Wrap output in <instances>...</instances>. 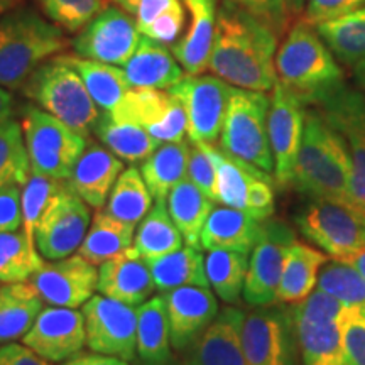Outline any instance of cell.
I'll return each instance as SVG.
<instances>
[{
    "mask_svg": "<svg viewBox=\"0 0 365 365\" xmlns=\"http://www.w3.org/2000/svg\"><path fill=\"white\" fill-rule=\"evenodd\" d=\"M22 344L48 362H66L86 345L83 313L75 308H44Z\"/></svg>",
    "mask_w": 365,
    "mask_h": 365,
    "instance_id": "44dd1931",
    "label": "cell"
},
{
    "mask_svg": "<svg viewBox=\"0 0 365 365\" xmlns=\"http://www.w3.org/2000/svg\"><path fill=\"white\" fill-rule=\"evenodd\" d=\"M354 78L360 88L365 91V61H360L354 66Z\"/></svg>",
    "mask_w": 365,
    "mask_h": 365,
    "instance_id": "6f0895ef",
    "label": "cell"
},
{
    "mask_svg": "<svg viewBox=\"0 0 365 365\" xmlns=\"http://www.w3.org/2000/svg\"><path fill=\"white\" fill-rule=\"evenodd\" d=\"M314 29L341 63L355 66L365 61V7L318 22Z\"/></svg>",
    "mask_w": 365,
    "mask_h": 365,
    "instance_id": "f35d334b",
    "label": "cell"
},
{
    "mask_svg": "<svg viewBox=\"0 0 365 365\" xmlns=\"http://www.w3.org/2000/svg\"><path fill=\"white\" fill-rule=\"evenodd\" d=\"M349 264H352V266L357 269V271L365 277V249L360 250V252L355 255V257L350 259Z\"/></svg>",
    "mask_w": 365,
    "mask_h": 365,
    "instance_id": "680465c9",
    "label": "cell"
},
{
    "mask_svg": "<svg viewBox=\"0 0 365 365\" xmlns=\"http://www.w3.org/2000/svg\"><path fill=\"white\" fill-rule=\"evenodd\" d=\"M90 223L88 205L65 181L38 223L36 247L46 261L70 257L83 244Z\"/></svg>",
    "mask_w": 365,
    "mask_h": 365,
    "instance_id": "5bb4252c",
    "label": "cell"
},
{
    "mask_svg": "<svg viewBox=\"0 0 365 365\" xmlns=\"http://www.w3.org/2000/svg\"><path fill=\"white\" fill-rule=\"evenodd\" d=\"M22 225V191L19 185L0 188V234L16 232Z\"/></svg>",
    "mask_w": 365,
    "mask_h": 365,
    "instance_id": "f5cc1de1",
    "label": "cell"
},
{
    "mask_svg": "<svg viewBox=\"0 0 365 365\" xmlns=\"http://www.w3.org/2000/svg\"><path fill=\"white\" fill-rule=\"evenodd\" d=\"M171 331L163 294L137 307V357L143 365H171Z\"/></svg>",
    "mask_w": 365,
    "mask_h": 365,
    "instance_id": "f1b7e54d",
    "label": "cell"
},
{
    "mask_svg": "<svg viewBox=\"0 0 365 365\" xmlns=\"http://www.w3.org/2000/svg\"><path fill=\"white\" fill-rule=\"evenodd\" d=\"M170 319L171 345L185 352L218 317L217 296L202 286H182L163 293Z\"/></svg>",
    "mask_w": 365,
    "mask_h": 365,
    "instance_id": "7402d4cb",
    "label": "cell"
},
{
    "mask_svg": "<svg viewBox=\"0 0 365 365\" xmlns=\"http://www.w3.org/2000/svg\"><path fill=\"white\" fill-rule=\"evenodd\" d=\"M235 2L257 19L266 22L277 36L284 33L289 24L291 9L286 0H235Z\"/></svg>",
    "mask_w": 365,
    "mask_h": 365,
    "instance_id": "f907efd6",
    "label": "cell"
},
{
    "mask_svg": "<svg viewBox=\"0 0 365 365\" xmlns=\"http://www.w3.org/2000/svg\"><path fill=\"white\" fill-rule=\"evenodd\" d=\"M46 16L58 27L76 33L107 9V0H38Z\"/></svg>",
    "mask_w": 365,
    "mask_h": 365,
    "instance_id": "bcb514c9",
    "label": "cell"
},
{
    "mask_svg": "<svg viewBox=\"0 0 365 365\" xmlns=\"http://www.w3.org/2000/svg\"><path fill=\"white\" fill-rule=\"evenodd\" d=\"M277 34L235 0H222L210 68L237 88L269 91L277 83Z\"/></svg>",
    "mask_w": 365,
    "mask_h": 365,
    "instance_id": "6da1fadb",
    "label": "cell"
},
{
    "mask_svg": "<svg viewBox=\"0 0 365 365\" xmlns=\"http://www.w3.org/2000/svg\"><path fill=\"white\" fill-rule=\"evenodd\" d=\"M234 86L215 75H185L170 90L185 105L191 144H215L220 139Z\"/></svg>",
    "mask_w": 365,
    "mask_h": 365,
    "instance_id": "7c38bea8",
    "label": "cell"
},
{
    "mask_svg": "<svg viewBox=\"0 0 365 365\" xmlns=\"http://www.w3.org/2000/svg\"><path fill=\"white\" fill-rule=\"evenodd\" d=\"M264 222L242 210L225 205L215 207L202 230V249H225L250 254L261 239Z\"/></svg>",
    "mask_w": 365,
    "mask_h": 365,
    "instance_id": "83f0119b",
    "label": "cell"
},
{
    "mask_svg": "<svg viewBox=\"0 0 365 365\" xmlns=\"http://www.w3.org/2000/svg\"><path fill=\"white\" fill-rule=\"evenodd\" d=\"M317 289L333 296L346 307L365 308V277L349 262H327L319 271Z\"/></svg>",
    "mask_w": 365,
    "mask_h": 365,
    "instance_id": "ee69618b",
    "label": "cell"
},
{
    "mask_svg": "<svg viewBox=\"0 0 365 365\" xmlns=\"http://www.w3.org/2000/svg\"><path fill=\"white\" fill-rule=\"evenodd\" d=\"M22 132L31 173L68 181L86 148V139L43 108L27 105L22 110Z\"/></svg>",
    "mask_w": 365,
    "mask_h": 365,
    "instance_id": "ba28073f",
    "label": "cell"
},
{
    "mask_svg": "<svg viewBox=\"0 0 365 365\" xmlns=\"http://www.w3.org/2000/svg\"><path fill=\"white\" fill-rule=\"evenodd\" d=\"M294 240V232L284 222H264L261 239L250 252L242 294L249 307L266 308L276 303L287 249Z\"/></svg>",
    "mask_w": 365,
    "mask_h": 365,
    "instance_id": "9a60e30c",
    "label": "cell"
},
{
    "mask_svg": "<svg viewBox=\"0 0 365 365\" xmlns=\"http://www.w3.org/2000/svg\"><path fill=\"white\" fill-rule=\"evenodd\" d=\"M110 115L144 127L158 143H181L188 134V115L170 90L130 88Z\"/></svg>",
    "mask_w": 365,
    "mask_h": 365,
    "instance_id": "2e32d148",
    "label": "cell"
},
{
    "mask_svg": "<svg viewBox=\"0 0 365 365\" xmlns=\"http://www.w3.org/2000/svg\"><path fill=\"white\" fill-rule=\"evenodd\" d=\"M200 145L208 154L217 170V202L249 213L257 220H269L276 210L274 182L269 173L240 161L220 145Z\"/></svg>",
    "mask_w": 365,
    "mask_h": 365,
    "instance_id": "30bf717a",
    "label": "cell"
},
{
    "mask_svg": "<svg viewBox=\"0 0 365 365\" xmlns=\"http://www.w3.org/2000/svg\"><path fill=\"white\" fill-rule=\"evenodd\" d=\"M153 200L140 170L130 166L118 176L105 207L118 220L137 225L153 208Z\"/></svg>",
    "mask_w": 365,
    "mask_h": 365,
    "instance_id": "60d3db41",
    "label": "cell"
},
{
    "mask_svg": "<svg viewBox=\"0 0 365 365\" xmlns=\"http://www.w3.org/2000/svg\"><path fill=\"white\" fill-rule=\"evenodd\" d=\"M66 48L65 36L31 7H16L0 19V86L19 88L33 71Z\"/></svg>",
    "mask_w": 365,
    "mask_h": 365,
    "instance_id": "3957f363",
    "label": "cell"
},
{
    "mask_svg": "<svg viewBox=\"0 0 365 365\" xmlns=\"http://www.w3.org/2000/svg\"><path fill=\"white\" fill-rule=\"evenodd\" d=\"M340 325L349 364L365 365V308H346Z\"/></svg>",
    "mask_w": 365,
    "mask_h": 365,
    "instance_id": "7dc6e473",
    "label": "cell"
},
{
    "mask_svg": "<svg viewBox=\"0 0 365 365\" xmlns=\"http://www.w3.org/2000/svg\"><path fill=\"white\" fill-rule=\"evenodd\" d=\"M244 317L234 307L218 312L212 325L188 350L186 365H249L240 340Z\"/></svg>",
    "mask_w": 365,
    "mask_h": 365,
    "instance_id": "d4e9b609",
    "label": "cell"
},
{
    "mask_svg": "<svg viewBox=\"0 0 365 365\" xmlns=\"http://www.w3.org/2000/svg\"><path fill=\"white\" fill-rule=\"evenodd\" d=\"M65 181L31 173L29 180L22 186V234L36 247V228L46 208L61 190ZM38 249V247H36Z\"/></svg>",
    "mask_w": 365,
    "mask_h": 365,
    "instance_id": "f6af8a7d",
    "label": "cell"
},
{
    "mask_svg": "<svg viewBox=\"0 0 365 365\" xmlns=\"http://www.w3.org/2000/svg\"><path fill=\"white\" fill-rule=\"evenodd\" d=\"M352 161L344 137L319 110H307L293 186L312 200L349 203Z\"/></svg>",
    "mask_w": 365,
    "mask_h": 365,
    "instance_id": "7a4b0ae2",
    "label": "cell"
},
{
    "mask_svg": "<svg viewBox=\"0 0 365 365\" xmlns=\"http://www.w3.org/2000/svg\"><path fill=\"white\" fill-rule=\"evenodd\" d=\"M145 262L153 274L156 289L161 293L182 286H210L205 269V255L200 247L188 245Z\"/></svg>",
    "mask_w": 365,
    "mask_h": 365,
    "instance_id": "e575fe53",
    "label": "cell"
},
{
    "mask_svg": "<svg viewBox=\"0 0 365 365\" xmlns=\"http://www.w3.org/2000/svg\"><path fill=\"white\" fill-rule=\"evenodd\" d=\"M296 223L301 234L333 261L349 262L365 249V212L354 205L313 200Z\"/></svg>",
    "mask_w": 365,
    "mask_h": 365,
    "instance_id": "9c48e42d",
    "label": "cell"
},
{
    "mask_svg": "<svg viewBox=\"0 0 365 365\" xmlns=\"http://www.w3.org/2000/svg\"><path fill=\"white\" fill-rule=\"evenodd\" d=\"M61 365H129V362L124 359L112 357V355H103V354H78L76 357H73Z\"/></svg>",
    "mask_w": 365,
    "mask_h": 365,
    "instance_id": "11a10c76",
    "label": "cell"
},
{
    "mask_svg": "<svg viewBox=\"0 0 365 365\" xmlns=\"http://www.w3.org/2000/svg\"><path fill=\"white\" fill-rule=\"evenodd\" d=\"M313 105L344 137L352 161L350 202L365 212V97L340 83L319 95Z\"/></svg>",
    "mask_w": 365,
    "mask_h": 365,
    "instance_id": "8fae6325",
    "label": "cell"
},
{
    "mask_svg": "<svg viewBox=\"0 0 365 365\" xmlns=\"http://www.w3.org/2000/svg\"><path fill=\"white\" fill-rule=\"evenodd\" d=\"M21 0H0V19L6 16L7 12H11L12 9L19 7Z\"/></svg>",
    "mask_w": 365,
    "mask_h": 365,
    "instance_id": "91938a15",
    "label": "cell"
},
{
    "mask_svg": "<svg viewBox=\"0 0 365 365\" xmlns=\"http://www.w3.org/2000/svg\"><path fill=\"white\" fill-rule=\"evenodd\" d=\"M293 318L279 309L259 308L244 317L242 350L249 365H293Z\"/></svg>",
    "mask_w": 365,
    "mask_h": 365,
    "instance_id": "ffe728a7",
    "label": "cell"
},
{
    "mask_svg": "<svg viewBox=\"0 0 365 365\" xmlns=\"http://www.w3.org/2000/svg\"><path fill=\"white\" fill-rule=\"evenodd\" d=\"M205 269L210 286L218 298L227 304L239 303L249 271V254L225 249L208 250Z\"/></svg>",
    "mask_w": 365,
    "mask_h": 365,
    "instance_id": "ab89813d",
    "label": "cell"
},
{
    "mask_svg": "<svg viewBox=\"0 0 365 365\" xmlns=\"http://www.w3.org/2000/svg\"><path fill=\"white\" fill-rule=\"evenodd\" d=\"M46 259L24 234L4 232L0 234V282H24L44 266Z\"/></svg>",
    "mask_w": 365,
    "mask_h": 365,
    "instance_id": "b9f144b4",
    "label": "cell"
},
{
    "mask_svg": "<svg viewBox=\"0 0 365 365\" xmlns=\"http://www.w3.org/2000/svg\"><path fill=\"white\" fill-rule=\"evenodd\" d=\"M124 171V164L105 145H86L73 173L68 186L91 208L100 210L107 205L108 195Z\"/></svg>",
    "mask_w": 365,
    "mask_h": 365,
    "instance_id": "484cf974",
    "label": "cell"
},
{
    "mask_svg": "<svg viewBox=\"0 0 365 365\" xmlns=\"http://www.w3.org/2000/svg\"><path fill=\"white\" fill-rule=\"evenodd\" d=\"M181 247L182 235L173 222L166 200H156L148 215L139 222L132 249L144 261H150Z\"/></svg>",
    "mask_w": 365,
    "mask_h": 365,
    "instance_id": "74e56055",
    "label": "cell"
},
{
    "mask_svg": "<svg viewBox=\"0 0 365 365\" xmlns=\"http://www.w3.org/2000/svg\"><path fill=\"white\" fill-rule=\"evenodd\" d=\"M43 309L44 301L29 281L0 287V345L24 339Z\"/></svg>",
    "mask_w": 365,
    "mask_h": 365,
    "instance_id": "4dcf8cb0",
    "label": "cell"
},
{
    "mask_svg": "<svg viewBox=\"0 0 365 365\" xmlns=\"http://www.w3.org/2000/svg\"><path fill=\"white\" fill-rule=\"evenodd\" d=\"M93 132L105 148L127 163L144 161L161 145L144 127L134 122L117 120L108 112L100 113Z\"/></svg>",
    "mask_w": 365,
    "mask_h": 365,
    "instance_id": "d590c367",
    "label": "cell"
},
{
    "mask_svg": "<svg viewBox=\"0 0 365 365\" xmlns=\"http://www.w3.org/2000/svg\"><path fill=\"white\" fill-rule=\"evenodd\" d=\"M113 2H115L118 7L124 9V11H127L132 16V14H135L137 4H139L140 0H113Z\"/></svg>",
    "mask_w": 365,
    "mask_h": 365,
    "instance_id": "94428289",
    "label": "cell"
},
{
    "mask_svg": "<svg viewBox=\"0 0 365 365\" xmlns=\"http://www.w3.org/2000/svg\"><path fill=\"white\" fill-rule=\"evenodd\" d=\"M14 107H16L14 95L7 88L0 86V124H4L9 118H12Z\"/></svg>",
    "mask_w": 365,
    "mask_h": 365,
    "instance_id": "9f6ffc18",
    "label": "cell"
},
{
    "mask_svg": "<svg viewBox=\"0 0 365 365\" xmlns=\"http://www.w3.org/2000/svg\"><path fill=\"white\" fill-rule=\"evenodd\" d=\"M287 6H289L291 12H299L304 6V0H286Z\"/></svg>",
    "mask_w": 365,
    "mask_h": 365,
    "instance_id": "6125c7cd",
    "label": "cell"
},
{
    "mask_svg": "<svg viewBox=\"0 0 365 365\" xmlns=\"http://www.w3.org/2000/svg\"><path fill=\"white\" fill-rule=\"evenodd\" d=\"M97 289L107 298L117 299L129 307H140L153 298L156 284L148 262L130 247L117 257L100 264Z\"/></svg>",
    "mask_w": 365,
    "mask_h": 365,
    "instance_id": "cb8c5ba5",
    "label": "cell"
},
{
    "mask_svg": "<svg viewBox=\"0 0 365 365\" xmlns=\"http://www.w3.org/2000/svg\"><path fill=\"white\" fill-rule=\"evenodd\" d=\"M277 81L303 100L314 103L319 95L344 83V73L314 26L301 19L291 26L276 53Z\"/></svg>",
    "mask_w": 365,
    "mask_h": 365,
    "instance_id": "277c9868",
    "label": "cell"
},
{
    "mask_svg": "<svg viewBox=\"0 0 365 365\" xmlns=\"http://www.w3.org/2000/svg\"><path fill=\"white\" fill-rule=\"evenodd\" d=\"M213 200L208 198L198 186L188 178L171 190L166 205L175 225L182 235V240L193 247H202V230L207 223L213 207Z\"/></svg>",
    "mask_w": 365,
    "mask_h": 365,
    "instance_id": "d6a6232c",
    "label": "cell"
},
{
    "mask_svg": "<svg viewBox=\"0 0 365 365\" xmlns=\"http://www.w3.org/2000/svg\"><path fill=\"white\" fill-rule=\"evenodd\" d=\"M303 100L277 81L269 107V143L274 158V181L279 188L293 186L294 166L304 130Z\"/></svg>",
    "mask_w": 365,
    "mask_h": 365,
    "instance_id": "e0dca14e",
    "label": "cell"
},
{
    "mask_svg": "<svg viewBox=\"0 0 365 365\" xmlns=\"http://www.w3.org/2000/svg\"><path fill=\"white\" fill-rule=\"evenodd\" d=\"M185 12V6H182L181 0H175L140 34L158 41V43L175 44L182 33V26H185L186 19Z\"/></svg>",
    "mask_w": 365,
    "mask_h": 365,
    "instance_id": "c3c4849f",
    "label": "cell"
},
{
    "mask_svg": "<svg viewBox=\"0 0 365 365\" xmlns=\"http://www.w3.org/2000/svg\"><path fill=\"white\" fill-rule=\"evenodd\" d=\"M190 149L185 140L166 143L144 159L140 175L154 200H166L171 190L188 178Z\"/></svg>",
    "mask_w": 365,
    "mask_h": 365,
    "instance_id": "836d02e7",
    "label": "cell"
},
{
    "mask_svg": "<svg viewBox=\"0 0 365 365\" xmlns=\"http://www.w3.org/2000/svg\"><path fill=\"white\" fill-rule=\"evenodd\" d=\"M0 365H51V362L39 357L24 344H6L0 346Z\"/></svg>",
    "mask_w": 365,
    "mask_h": 365,
    "instance_id": "db71d44e",
    "label": "cell"
},
{
    "mask_svg": "<svg viewBox=\"0 0 365 365\" xmlns=\"http://www.w3.org/2000/svg\"><path fill=\"white\" fill-rule=\"evenodd\" d=\"M346 308L319 289L296 303L291 318L303 365H350L340 325Z\"/></svg>",
    "mask_w": 365,
    "mask_h": 365,
    "instance_id": "52a82bcc",
    "label": "cell"
},
{
    "mask_svg": "<svg viewBox=\"0 0 365 365\" xmlns=\"http://www.w3.org/2000/svg\"><path fill=\"white\" fill-rule=\"evenodd\" d=\"M188 180L198 186L208 198L217 202V170L215 164L200 144H193L190 149Z\"/></svg>",
    "mask_w": 365,
    "mask_h": 365,
    "instance_id": "681fc988",
    "label": "cell"
},
{
    "mask_svg": "<svg viewBox=\"0 0 365 365\" xmlns=\"http://www.w3.org/2000/svg\"><path fill=\"white\" fill-rule=\"evenodd\" d=\"M29 282L49 307L78 309L97 289L98 269L80 254H73L70 257L44 262Z\"/></svg>",
    "mask_w": 365,
    "mask_h": 365,
    "instance_id": "d6986e66",
    "label": "cell"
},
{
    "mask_svg": "<svg viewBox=\"0 0 365 365\" xmlns=\"http://www.w3.org/2000/svg\"><path fill=\"white\" fill-rule=\"evenodd\" d=\"M365 7V0H308L304 21L314 26Z\"/></svg>",
    "mask_w": 365,
    "mask_h": 365,
    "instance_id": "816d5d0a",
    "label": "cell"
},
{
    "mask_svg": "<svg viewBox=\"0 0 365 365\" xmlns=\"http://www.w3.org/2000/svg\"><path fill=\"white\" fill-rule=\"evenodd\" d=\"M188 12V27L173 44L175 54L186 75H203L210 68L215 43L218 0H181Z\"/></svg>",
    "mask_w": 365,
    "mask_h": 365,
    "instance_id": "603a6c76",
    "label": "cell"
},
{
    "mask_svg": "<svg viewBox=\"0 0 365 365\" xmlns=\"http://www.w3.org/2000/svg\"><path fill=\"white\" fill-rule=\"evenodd\" d=\"M31 176L22 125L14 118L0 124V188L9 185H26Z\"/></svg>",
    "mask_w": 365,
    "mask_h": 365,
    "instance_id": "7bdbcfd3",
    "label": "cell"
},
{
    "mask_svg": "<svg viewBox=\"0 0 365 365\" xmlns=\"http://www.w3.org/2000/svg\"><path fill=\"white\" fill-rule=\"evenodd\" d=\"M328 262L327 254L296 239L286 254L277 289V301L299 303L317 289L319 269Z\"/></svg>",
    "mask_w": 365,
    "mask_h": 365,
    "instance_id": "f546056e",
    "label": "cell"
},
{
    "mask_svg": "<svg viewBox=\"0 0 365 365\" xmlns=\"http://www.w3.org/2000/svg\"><path fill=\"white\" fill-rule=\"evenodd\" d=\"M86 346L91 352L112 355L127 362L137 355V308L103 294L91 296L81 307Z\"/></svg>",
    "mask_w": 365,
    "mask_h": 365,
    "instance_id": "4fadbf2b",
    "label": "cell"
},
{
    "mask_svg": "<svg viewBox=\"0 0 365 365\" xmlns=\"http://www.w3.org/2000/svg\"><path fill=\"white\" fill-rule=\"evenodd\" d=\"M22 93L85 139L90 132H93L102 113L78 71L66 61L65 56L48 59L36 68L22 85Z\"/></svg>",
    "mask_w": 365,
    "mask_h": 365,
    "instance_id": "5b68a950",
    "label": "cell"
},
{
    "mask_svg": "<svg viewBox=\"0 0 365 365\" xmlns=\"http://www.w3.org/2000/svg\"><path fill=\"white\" fill-rule=\"evenodd\" d=\"M269 107L266 91L232 90L220 134V148L232 156L271 175L274 158L269 143Z\"/></svg>",
    "mask_w": 365,
    "mask_h": 365,
    "instance_id": "8992f818",
    "label": "cell"
},
{
    "mask_svg": "<svg viewBox=\"0 0 365 365\" xmlns=\"http://www.w3.org/2000/svg\"><path fill=\"white\" fill-rule=\"evenodd\" d=\"M134 237L135 225L118 220L107 210L103 212L97 210V213L91 218L83 244L80 245L78 254L98 267L108 259L117 257L130 249L134 244Z\"/></svg>",
    "mask_w": 365,
    "mask_h": 365,
    "instance_id": "1f68e13d",
    "label": "cell"
},
{
    "mask_svg": "<svg viewBox=\"0 0 365 365\" xmlns=\"http://www.w3.org/2000/svg\"><path fill=\"white\" fill-rule=\"evenodd\" d=\"M140 38L143 34L129 12L120 7H107L73 39V49L80 58L124 66L135 53Z\"/></svg>",
    "mask_w": 365,
    "mask_h": 365,
    "instance_id": "ac0fdd59",
    "label": "cell"
},
{
    "mask_svg": "<svg viewBox=\"0 0 365 365\" xmlns=\"http://www.w3.org/2000/svg\"><path fill=\"white\" fill-rule=\"evenodd\" d=\"M178 59L166 44L143 36L135 53L124 65V73L132 88L171 90L185 78Z\"/></svg>",
    "mask_w": 365,
    "mask_h": 365,
    "instance_id": "4316f807",
    "label": "cell"
},
{
    "mask_svg": "<svg viewBox=\"0 0 365 365\" xmlns=\"http://www.w3.org/2000/svg\"><path fill=\"white\" fill-rule=\"evenodd\" d=\"M66 61L78 71L88 93L100 110L113 112L124 100L132 86L124 70L80 56H65Z\"/></svg>",
    "mask_w": 365,
    "mask_h": 365,
    "instance_id": "8d00e7d4",
    "label": "cell"
}]
</instances>
